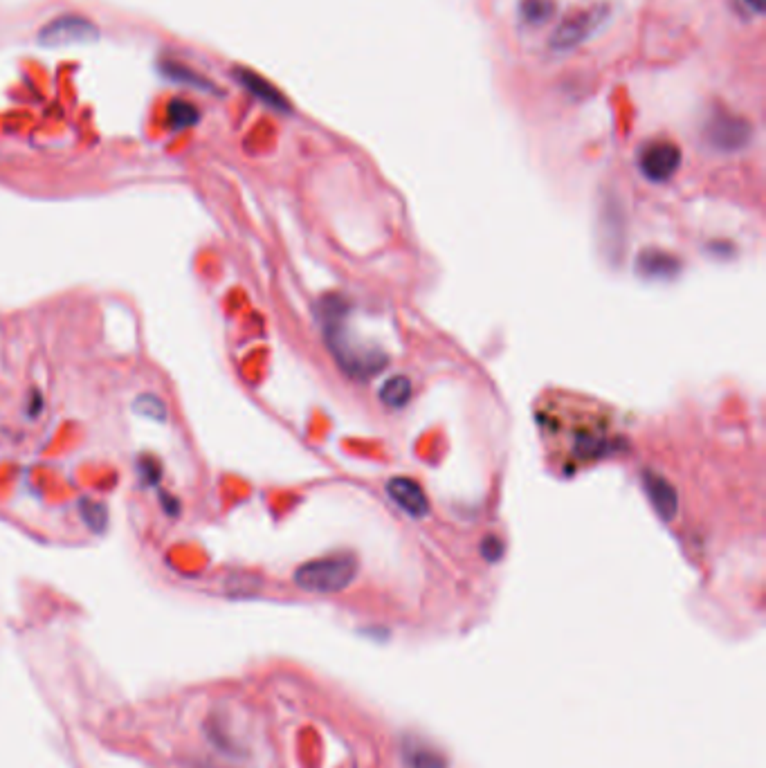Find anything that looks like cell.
Segmentation results:
<instances>
[{
    "instance_id": "obj_1",
    "label": "cell",
    "mask_w": 766,
    "mask_h": 768,
    "mask_svg": "<svg viewBox=\"0 0 766 768\" xmlns=\"http://www.w3.org/2000/svg\"><path fill=\"white\" fill-rule=\"evenodd\" d=\"M540 423L546 425L555 443H562L564 452L569 454V461L587 463L603 459V456L614 450L616 438L612 432V423L600 411L569 409L567 423H560V420L542 414Z\"/></svg>"
},
{
    "instance_id": "obj_2",
    "label": "cell",
    "mask_w": 766,
    "mask_h": 768,
    "mask_svg": "<svg viewBox=\"0 0 766 768\" xmlns=\"http://www.w3.org/2000/svg\"><path fill=\"white\" fill-rule=\"evenodd\" d=\"M358 564L351 555H331L306 562L295 571V584L308 593H337L355 580Z\"/></svg>"
},
{
    "instance_id": "obj_3",
    "label": "cell",
    "mask_w": 766,
    "mask_h": 768,
    "mask_svg": "<svg viewBox=\"0 0 766 768\" xmlns=\"http://www.w3.org/2000/svg\"><path fill=\"white\" fill-rule=\"evenodd\" d=\"M607 18H609V5H603V3L576 9V12L569 14L567 18H562L560 25L555 27L551 34L549 48L553 52H571L580 48L582 43L594 39V36L603 30Z\"/></svg>"
},
{
    "instance_id": "obj_4",
    "label": "cell",
    "mask_w": 766,
    "mask_h": 768,
    "mask_svg": "<svg viewBox=\"0 0 766 768\" xmlns=\"http://www.w3.org/2000/svg\"><path fill=\"white\" fill-rule=\"evenodd\" d=\"M704 137L713 149L733 153L751 142L753 128L744 117L726 111V108H713L704 122Z\"/></svg>"
},
{
    "instance_id": "obj_5",
    "label": "cell",
    "mask_w": 766,
    "mask_h": 768,
    "mask_svg": "<svg viewBox=\"0 0 766 768\" xmlns=\"http://www.w3.org/2000/svg\"><path fill=\"white\" fill-rule=\"evenodd\" d=\"M99 39V27L81 14H63L45 23L36 41L43 48H70V45H88Z\"/></svg>"
},
{
    "instance_id": "obj_6",
    "label": "cell",
    "mask_w": 766,
    "mask_h": 768,
    "mask_svg": "<svg viewBox=\"0 0 766 768\" xmlns=\"http://www.w3.org/2000/svg\"><path fill=\"white\" fill-rule=\"evenodd\" d=\"M681 167V149L668 140L647 142L638 153V171L650 182H668Z\"/></svg>"
},
{
    "instance_id": "obj_7",
    "label": "cell",
    "mask_w": 766,
    "mask_h": 768,
    "mask_svg": "<svg viewBox=\"0 0 766 768\" xmlns=\"http://www.w3.org/2000/svg\"><path fill=\"white\" fill-rule=\"evenodd\" d=\"M234 79L239 81L241 88L248 90L254 99H259L263 106H268L272 111H279V113H290V102L286 99V95L279 93V88L275 84H270L266 77H261L259 72H254L250 68H236Z\"/></svg>"
},
{
    "instance_id": "obj_8",
    "label": "cell",
    "mask_w": 766,
    "mask_h": 768,
    "mask_svg": "<svg viewBox=\"0 0 766 768\" xmlns=\"http://www.w3.org/2000/svg\"><path fill=\"white\" fill-rule=\"evenodd\" d=\"M387 495L409 517H425L430 512V501H427L423 488L412 479H391L387 483Z\"/></svg>"
},
{
    "instance_id": "obj_9",
    "label": "cell",
    "mask_w": 766,
    "mask_h": 768,
    "mask_svg": "<svg viewBox=\"0 0 766 768\" xmlns=\"http://www.w3.org/2000/svg\"><path fill=\"white\" fill-rule=\"evenodd\" d=\"M643 483H645L647 497H650L654 510L659 512L663 519H672L674 515H677V492H674V488L670 486L668 481L659 477V474L647 472Z\"/></svg>"
},
{
    "instance_id": "obj_10",
    "label": "cell",
    "mask_w": 766,
    "mask_h": 768,
    "mask_svg": "<svg viewBox=\"0 0 766 768\" xmlns=\"http://www.w3.org/2000/svg\"><path fill=\"white\" fill-rule=\"evenodd\" d=\"M160 75L167 77L169 81H173V84H178V86H187V88L203 90V93H214V95L218 93L212 81H209L203 75H198L194 68H189V66H185V63H180V61L164 59L160 63Z\"/></svg>"
},
{
    "instance_id": "obj_11",
    "label": "cell",
    "mask_w": 766,
    "mask_h": 768,
    "mask_svg": "<svg viewBox=\"0 0 766 768\" xmlns=\"http://www.w3.org/2000/svg\"><path fill=\"white\" fill-rule=\"evenodd\" d=\"M200 122V111L182 97H173L167 106V124L173 131H182V128H191Z\"/></svg>"
},
{
    "instance_id": "obj_12",
    "label": "cell",
    "mask_w": 766,
    "mask_h": 768,
    "mask_svg": "<svg viewBox=\"0 0 766 768\" xmlns=\"http://www.w3.org/2000/svg\"><path fill=\"white\" fill-rule=\"evenodd\" d=\"M555 0H519L517 12L526 25L540 27L555 16Z\"/></svg>"
},
{
    "instance_id": "obj_13",
    "label": "cell",
    "mask_w": 766,
    "mask_h": 768,
    "mask_svg": "<svg viewBox=\"0 0 766 768\" xmlns=\"http://www.w3.org/2000/svg\"><path fill=\"white\" fill-rule=\"evenodd\" d=\"M409 398H412V382H409L405 376H394L382 384L380 400L385 402V405L400 409L407 405Z\"/></svg>"
},
{
    "instance_id": "obj_14",
    "label": "cell",
    "mask_w": 766,
    "mask_h": 768,
    "mask_svg": "<svg viewBox=\"0 0 766 768\" xmlns=\"http://www.w3.org/2000/svg\"><path fill=\"white\" fill-rule=\"evenodd\" d=\"M133 407L138 414L155 420V423H164V420H167V407H164V402L158 396H153V393H144V396L135 398Z\"/></svg>"
},
{
    "instance_id": "obj_15",
    "label": "cell",
    "mask_w": 766,
    "mask_h": 768,
    "mask_svg": "<svg viewBox=\"0 0 766 768\" xmlns=\"http://www.w3.org/2000/svg\"><path fill=\"white\" fill-rule=\"evenodd\" d=\"M79 508H81V517H84L88 528L95 530V533H102L108 524L106 506L99 504V501H81Z\"/></svg>"
},
{
    "instance_id": "obj_16",
    "label": "cell",
    "mask_w": 766,
    "mask_h": 768,
    "mask_svg": "<svg viewBox=\"0 0 766 768\" xmlns=\"http://www.w3.org/2000/svg\"><path fill=\"white\" fill-rule=\"evenodd\" d=\"M409 768H445V760L441 755H436L430 748H416L409 751Z\"/></svg>"
},
{
    "instance_id": "obj_17",
    "label": "cell",
    "mask_w": 766,
    "mask_h": 768,
    "mask_svg": "<svg viewBox=\"0 0 766 768\" xmlns=\"http://www.w3.org/2000/svg\"><path fill=\"white\" fill-rule=\"evenodd\" d=\"M140 472H142V477L147 479L149 486H155V483H158V479H160V465L155 463L153 459H149V456H144L142 459Z\"/></svg>"
},
{
    "instance_id": "obj_18",
    "label": "cell",
    "mask_w": 766,
    "mask_h": 768,
    "mask_svg": "<svg viewBox=\"0 0 766 768\" xmlns=\"http://www.w3.org/2000/svg\"><path fill=\"white\" fill-rule=\"evenodd\" d=\"M483 555H486L490 562H495L497 557L501 555V542H497V539H492V537L486 539V542H483Z\"/></svg>"
},
{
    "instance_id": "obj_19",
    "label": "cell",
    "mask_w": 766,
    "mask_h": 768,
    "mask_svg": "<svg viewBox=\"0 0 766 768\" xmlns=\"http://www.w3.org/2000/svg\"><path fill=\"white\" fill-rule=\"evenodd\" d=\"M742 3L749 7V12L758 14V16L764 14V9H766V0H742Z\"/></svg>"
}]
</instances>
